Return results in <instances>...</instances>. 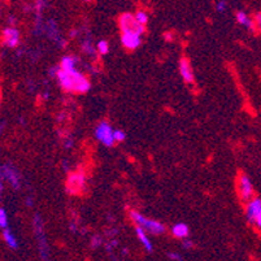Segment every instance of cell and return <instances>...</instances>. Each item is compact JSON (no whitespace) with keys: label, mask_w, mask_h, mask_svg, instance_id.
Instances as JSON below:
<instances>
[{"label":"cell","mask_w":261,"mask_h":261,"mask_svg":"<svg viewBox=\"0 0 261 261\" xmlns=\"http://www.w3.org/2000/svg\"><path fill=\"white\" fill-rule=\"evenodd\" d=\"M56 79L59 81V85L65 91H70V93H87L91 87L89 79L83 74H81L77 69L69 72V70H64L61 68L56 75Z\"/></svg>","instance_id":"1"},{"label":"cell","mask_w":261,"mask_h":261,"mask_svg":"<svg viewBox=\"0 0 261 261\" xmlns=\"http://www.w3.org/2000/svg\"><path fill=\"white\" fill-rule=\"evenodd\" d=\"M130 217L138 226H142L146 231L154 234V235H160L163 232H165V226L159 221L155 220H150V218L144 217L143 215H140L139 212L130 211Z\"/></svg>","instance_id":"2"},{"label":"cell","mask_w":261,"mask_h":261,"mask_svg":"<svg viewBox=\"0 0 261 261\" xmlns=\"http://www.w3.org/2000/svg\"><path fill=\"white\" fill-rule=\"evenodd\" d=\"M33 224H34V231H35V235L38 238V243H39L40 258L43 259V260H47L48 259V254H50V247H48L47 238L44 235L43 221H42V217L38 213L33 218Z\"/></svg>","instance_id":"3"},{"label":"cell","mask_w":261,"mask_h":261,"mask_svg":"<svg viewBox=\"0 0 261 261\" xmlns=\"http://www.w3.org/2000/svg\"><path fill=\"white\" fill-rule=\"evenodd\" d=\"M1 179L3 181H8L9 185L12 186V189L15 190H21L22 187V178L21 174L18 172L17 169L11 164V163H5V164L1 165Z\"/></svg>","instance_id":"4"},{"label":"cell","mask_w":261,"mask_h":261,"mask_svg":"<svg viewBox=\"0 0 261 261\" xmlns=\"http://www.w3.org/2000/svg\"><path fill=\"white\" fill-rule=\"evenodd\" d=\"M95 136H97V139L105 147H112L116 142L115 130L112 129V126L105 121L100 122V124L97 126V129H95Z\"/></svg>","instance_id":"5"},{"label":"cell","mask_w":261,"mask_h":261,"mask_svg":"<svg viewBox=\"0 0 261 261\" xmlns=\"http://www.w3.org/2000/svg\"><path fill=\"white\" fill-rule=\"evenodd\" d=\"M120 28L122 33H136V34H143L144 26L140 25L139 22L136 21L135 16L125 13L120 17Z\"/></svg>","instance_id":"6"},{"label":"cell","mask_w":261,"mask_h":261,"mask_svg":"<svg viewBox=\"0 0 261 261\" xmlns=\"http://www.w3.org/2000/svg\"><path fill=\"white\" fill-rule=\"evenodd\" d=\"M86 187V177L81 172L72 173L66 182V191L69 194H81Z\"/></svg>","instance_id":"7"},{"label":"cell","mask_w":261,"mask_h":261,"mask_svg":"<svg viewBox=\"0 0 261 261\" xmlns=\"http://www.w3.org/2000/svg\"><path fill=\"white\" fill-rule=\"evenodd\" d=\"M238 191H239L240 199L244 203H248L254 196V187L246 174H240L238 178Z\"/></svg>","instance_id":"8"},{"label":"cell","mask_w":261,"mask_h":261,"mask_svg":"<svg viewBox=\"0 0 261 261\" xmlns=\"http://www.w3.org/2000/svg\"><path fill=\"white\" fill-rule=\"evenodd\" d=\"M44 32H46V34L48 35V38H51V39L56 42L58 46L65 47L66 40L61 38L60 32H59V28H58V24L55 22V20H50V21H47L46 26H44Z\"/></svg>","instance_id":"9"},{"label":"cell","mask_w":261,"mask_h":261,"mask_svg":"<svg viewBox=\"0 0 261 261\" xmlns=\"http://www.w3.org/2000/svg\"><path fill=\"white\" fill-rule=\"evenodd\" d=\"M3 39L5 46L9 48H16L20 44V32L13 26L7 28L3 32Z\"/></svg>","instance_id":"10"},{"label":"cell","mask_w":261,"mask_h":261,"mask_svg":"<svg viewBox=\"0 0 261 261\" xmlns=\"http://www.w3.org/2000/svg\"><path fill=\"white\" fill-rule=\"evenodd\" d=\"M261 211V199L260 197H254L251 199L247 204V209H246V217L247 220L251 222V224H255L256 221V217L260 213Z\"/></svg>","instance_id":"11"},{"label":"cell","mask_w":261,"mask_h":261,"mask_svg":"<svg viewBox=\"0 0 261 261\" xmlns=\"http://www.w3.org/2000/svg\"><path fill=\"white\" fill-rule=\"evenodd\" d=\"M121 42L128 50H136L142 43L140 34H136V33H122Z\"/></svg>","instance_id":"12"},{"label":"cell","mask_w":261,"mask_h":261,"mask_svg":"<svg viewBox=\"0 0 261 261\" xmlns=\"http://www.w3.org/2000/svg\"><path fill=\"white\" fill-rule=\"evenodd\" d=\"M179 72H181V75L182 78L185 79L186 83H193L194 82V73L193 69H191V65H190L189 60L187 59H181L179 61Z\"/></svg>","instance_id":"13"},{"label":"cell","mask_w":261,"mask_h":261,"mask_svg":"<svg viewBox=\"0 0 261 261\" xmlns=\"http://www.w3.org/2000/svg\"><path fill=\"white\" fill-rule=\"evenodd\" d=\"M135 232H136V236H138V239L140 240V243H142V246H143L144 250L150 254V252H152L154 251V246L151 244L150 239L147 238L146 232H144V229L142 228V226H135Z\"/></svg>","instance_id":"14"},{"label":"cell","mask_w":261,"mask_h":261,"mask_svg":"<svg viewBox=\"0 0 261 261\" xmlns=\"http://www.w3.org/2000/svg\"><path fill=\"white\" fill-rule=\"evenodd\" d=\"M172 234L175 236V238H179V239H185L187 238L190 234L189 226L186 224H175L174 226L172 228Z\"/></svg>","instance_id":"15"},{"label":"cell","mask_w":261,"mask_h":261,"mask_svg":"<svg viewBox=\"0 0 261 261\" xmlns=\"http://www.w3.org/2000/svg\"><path fill=\"white\" fill-rule=\"evenodd\" d=\"M3 238H4V242L7 243V246L9 247V248H12V250H17L18 242H17L16 236L13 235V232L11 231V229H9V228H5V229H3Z\"/></svg>","instance_id":"16"},{"label":"cell","mask_w":261,"mask_h":261,"mask_svg":"<svg viewBox=\"0 0 261 261\" xmlns=\"http://www.w3.org/2000/svg\"><path fill=\"white\" fill-rule=\"evenodd\" d=\"M79 60L77 58H74V56H64L63 60H61L60 65L64 70H69L70 72V70H75V66H77Z\"/></svg>","instance_id":"17"},{"label":"cell","mask_w":261,"mask_h":261,"mask_svg":"<svg viewBox=\"0 0 261 261\" xmlns=\"http://www.w3.org/2000/svg\"><path fill=\"white\" fill-rule=\"evenodd\" d=\"M236 21H238V24H240V25H243L244 28H247V29L250 30H255V24L254 21L251 20L248 16L244 13V12H236Z\"/></svg>","instance_id":"18"},{"label":"cell","mask_w":261,"mask_h":261,"mask_svg":"<svg viewBox=\"0 0 261 261\" xmlns=\"http://www.w3.org/2000/svg\"><path fill=\"white\" fill-rule=\"evenodd\" d=\"M81 48H82V52L83 54H86L87 56H95L97 55V51L98 48L97 47H94L93 42H91V39L90 38H86V39L83 40L82 44H81Z\"/></svg>","instance_id":"19"},{"label":"cell","mask_w":261,"mask_h":261,"mask_svg":"<svg viewBox=\"0 0 261 261\" xmlns=\"http://www.w3.org/2000/svg\"><path fill=\"white\" fill-rule=\"evenodd\" d=\"M47 1H48V0H35L36 21H38V20L40 21V16H42V12H43V8L46 7Z\"/></svg>","instance_id":"20"},{"label":"cell","mask_w":261,"mask_h":261,"mask_svg":"<svg viewBox=\"0 0 261 261\" xmlns=\"http://www.w3.org/2000/svg\"><path fill=\"white\" fill-rule=\"evenodd\" d=\"M135 18H136V21L139 22L140 25H143V26H146L147 22H148V15H147V13L144 11H138V12H136Z\"/></svg>","instance_id":"21"},{"label":"cell","mask_w":261,"mask_h":261,"mask_svg":"<svg viewBox=\"0 0 261 261\" xmlns=\"http://www.w3.org/2000/svg\"><path fill=\"white\" fill-rule=\"evenodd\" d=\"M97 48L98 52L100 55H107L108 51H109V44H108V42H105V40H100V42L97 44Z\"/></svg>","instance_id":"22"},{"label":"cell","mask_w":261,"mask_h":261,"mask_svg":"<svg viewBox=\"0 0 261 261\" xmlns=\"http://www.w3.org/2000/svg\"><path fill=\"white\" fill-rule=\"evenodd\" d=\"M0 228H1V229L8 228V216L7 213H5V209H4V208L0 209Z\"/></svg>","instance_id":"23"},{"label":"cell","mask_w":261,"mask_h":261,"mask_svg":"<svg viewBox=\"0 0 261 261\" xmlns=\"http://www.w3.org/2000/svg\"><path fill=\"white\" fill-rule=\"evenodd\" d=\"M101 244H103V238H101V235H94L93 238H91V248H98V247H100Z\"/></svg>","instance_id":"24"},{"label":"cell","mask_w":261,"mask_h":261,"mask_svg":"<svg viewBox=\"0 0 261 261\" xmlns=\"http://www.w3.org/2000/svg\"><path fill=\"white\" fill-rule=\"evenodd\" d=\"M226 8H228V3H226V0H218L217 3H216V11L218 13H224L226 11Z\"/></svg>","instance_id":"25"},{"label":"cell","mask_w":261,"mask_h":261,"mask_svg":"<svg viewBox=\"0 0 261 261\" xmlns=\"http://www.w3.org/2000/svg\"><path fill=\"white\" fill-rule=\"evenodd\" d=\"M117 244H118V242L116 239L109 240V242H108V243L105 244V251H107L108 254H112V251L115 250L116 247H117Z\"/></svg>","instance_id":"26"},{"label":"cell","mask_w":261,"mask_h":261,"mask_svg":"<svg viewBox=\"0 0 261 261\" xmlns=\"http://www.w3.org/2000/svg\"><path fill=\"white\" fill-rule=\"evenodd\" d=\"M126 139V134L122 130H115V140L116 142H124Z\"/></svg>","instance_id":"27"},{"label":"cell","mask_w":261,"mask_h":261,"mask_svg":"<svg viewBox=\"0 0 261 261\" xmlns=\"http://www.w3.org/2000/svg\"><path fill=\"white\" fill-rule=\"evenodd\" d=\"M63 144H64V147H65V148H68V150H69V148H72V147H73V144H74V140H73V138H72V136L66 135V136H65L64 143H63Z\"/></svg>","instance_id":"28"},{"label":"cell","mask_w":261,"mask_h":261,"mask_svg":"<svg viewBox=\"0 0 261 261\" xmlns=\"http://www.w3.org/2000/svg\"><path fill=\"white\" fill-rule=\"evenodd\" d=\"M193 247H194V243L191 242V240H189L187 238L183 239V248H185V250H191Z\"/></svg>","instance_id":"29"},{"label":"cell","mask_w":261,"mask_h":261,"mask_svg":"<svg viewBox=\"0 0 261 261\" xmlns=\"http://www.w3.org/2000/svg\"><path fill=\"white\" fill-rule=\"evenodd\" d=\"M168 258L170 259V260H177V261L182 260V256L178 254H174V252H170V254L168 255Z\"/></svg>","instance_id":"30"},{"label":"cell","mask_w":261,"mask_h":261,"mask_svg":"<svg viewBox=\"0 0 261 261\" xmlns=\"http://www.w3.org/2000/svg\"><path fill=\"white\" fill-rule=\"evenodd\" d=\"M61 168L64 169V172H69V170H70V168H69L68 161H66V160L63 161V163H61Z\"/></svg>","instance_id":"31"},{"label":"cell","mask_w":261,"mask_h":261,"mask_svg":"<svg viewBox=\"0 0 261 261\" xmlns=\"http://www.w3.org/2000/svg\"><path fill=\"white\" fill-rule=\"evenodd\" d=\"M69 229L72 230L73 232H78V228H77V224L74 221L70 222V225H69Z\"/></svg>","instance_id":"32"},{"label":"cell","mask_w":261,"mask_h":261,"mask_svg":"<svg viewBox=\"0 0 261 261\" xmlns=\"http://www.w3.org/2000/svg\"><path fill=\"white\" fill-rule=\"evenodd\" d=\"M116 234H118V230L117 229H108L107 230V235L108 236H115Z\"/></svg>","instance_id":"33"},{"label":"cell","mask_w":261,"mask_h":261,"mask_svg":"<svg viewBox=\"0 0 261 261\" xmlns=\"http://www.w3.org/2000/svg\"><path fill=\"white\" fill-rule=\"evenodd\" d=\"M256 24H258L259 30L261 32V13H258V15H256Z\"/></svg>","instance_id":"34"},{"label":"cell","mask_w":261,"mask_h":261,"mask_svg":"<svg viewBox=\"0 0 261 261\" xmlns=\"http://www.w3.org/2000/svg\"><path fill=\"white\" fill-rule=\"evenodd\" d=\"M8 22H9V26H15L16 25V18L13 16H9L8 17Z\"/></svg>","instance_id":"35"},{"label":"cell","mask_w":261,"mask_h":261,"mask_svg":"<svg viewBox=\"0 0 261 261\" xmlns=\"http://www.w3.org/2000/svg\"><path fill=\"white\" fill-rule=\"evenodd\" d=\"M255 224L258 225V228H260L261 229V211H260V213L258 215V217H256V221H255Z\"/></svg>","instance_id":"36"},{"label":"cell","mask_w":261,"mask_h":261,"mask_svg":"<svg viewBox=\"0 0 261 261\" xmlns=\"http://www.w3.org/2000/svg\"><path fill=\"white\" fill-rule=\"evenodd\" d=\"M78 30H75V29H73L72 32L69 33V36H70V38H75V36L78 35Z\"/></svg>","instance_id":"37"},{"label":"cell","mask_w":261,"mask_h":261,"mask_svg":"<svg viewBox=\"0 0 261 261\" xmlns=\"http://www.w3.org/2000/svg\"><path fill=\"white\" fill-rule=\"evenodd\" d=\"M26 205H29V207H33V197L29 196L26 199Z\"/></svg>","instance_id":"38"},{"label":"cell","mask_w":261,"mask_h":261,"mask_svg":"<svg viewBox=\"0 0 261 261\" xmlns=\"http://www.w3.org/2000/svg\"><path fill=\"white\" fill-rule=\"evenodd\" d=\"M48 98H50V93H48V91H44V93H43V99H44V100H47Z\"/></svg>","instance_id":"39"},{"label":"cell","mask_w":261,"mask_h":261,"mask_svg":"<svg viewBox=\"0 0 261 261\" xmlns=\"http://www.w3.org/2000/svg\"><path fill=\"white\" fill-rule=\"evenodd\" d=\"M59 118V121H64V118H65V113H60V115L58 116Z\"/></svg>","instance_id":"40"},{"label":"cell","mask_w":261,"mask_h":261,"mask_svg":"<svg viewBox=\"0 0 261 261\" xmlns=\"http://www.w3.org/2000/svg\"><path fill=\"white\" fill-rule=\"evenodd\" d=\"M82 1H86V3H89V1H91V0H82Z\"/></svg>","instance_id":"41"}]
</instances>
